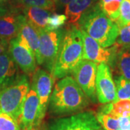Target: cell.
I'll return each mask as SVG.
<instances>
[{
    "instance_id": "24",
    "label": "cell",
    "mask_w": 130,
    "mask_h": 130,
    "mask_svg": "<svg viewBox=\"0 0 130 130\" xmlns=\"http://www.w3.org/2000/svg\"><path fill=\"white\" fill-rule=\"evenodd\" d=\"M115 23L119 28L130 23V0H122L119 16Z\"/></svg>"
},
{
    "instance_id": "33",
    "label": "cell",
    "mask_w": 130,
    "mask_h": 130,
    "mask_svg": "<svg viewBox=\"0 0 130 130\" xmlns=\"http://www.w3.org/2000/svg\"><path fill=\"white\" fill-rule=\"evenodd\" d=\"M2 111V110H1V108H0V112Z\"/></svg>"
},
{
    "instance_id": "31",
    "label": "cell",
    "mask_w": 130,
    "mask_h": 130,
    "mask_svg": "<svg viewBox=\"0 0 130 130\" xmlns=\"http://www.w3.org/2000/svg\"><path fill=\"white\" fill-rule=\"evenodd\" d=\"M9 42H7L5 40H3L0 38V54L6 51V49L7 48V44Z\"/></svg>"
},
{
    "instance_id": "13",
    "label": "cell",
    "mask_w": 130,
    "mask_h": 130,
    "mask_svg": "<svg viewBox=\"0 0 130 130\" xmlns=\"http://www.w3.org/2000/svg\"><path fill=\"white\" fill-rule=\"evenodd\" d=\"M16 38L20 44L32 51L36 59L40 45L39 33L37 30L26 20L24 15L20 23L18 35Z\"/></svg>"
},
{
    "instance_id": "8",
    "label": "cell",
    "mask_w": 130,
    "mask_h": 130,
    "mask_svg": "<svg viewBox=\"0 0 130 130\" xmlns=\"http://www.w3.org/2000/svg\"><path fill=\"white\" fill-rule=\"evenodd\" d=\"M101 125L93 112L85 111L59 119L49 127V130H98Z\"/></svg>"
},
{
    "instance_id": "19",
    "label": "cell",
    "mask_w": 130,
    "mask_h": 130,
    "mask_svg": "<svg viewBox=\"0 0 130 130\" xmlns=\"http://www.w3.org/2000/svg\"><path fill=\"white\" fill-rule=\"evenodd\" d=\"M100 112L111 114L118 118L130 116V99L118 100L107 103L101 108Z\"/></svg>"
},
{
    "instance_id": "30",
    "label": "cell",
    "mask_w": 130,
    "mask_h": 130,
    "mask_svg": "<svg viewBox=\"0 0 130 130\" xmlns=\"http://www.w3.org/2000/svg\"><path fill=\"white\" fill-rule=\"evenodd\" d=\"M9 12V9L7 7H6L5 5L2 4V0H0V18L3 17L5 14H8Z\"/></svg>"
},
{
    "instance_id": "26",
    "label": "cell",
    "mask_w": 130,
    "mask_h": 130,
    "mask_svg": "<svg viewBox=\"0 0 130 130\" xmlns=\"http://www.w3.org/2000/svg\"><path fill=\"white\" fill-rule=\"evenodd\" d=\"M115 44L118 47H130V23L119 27Z\"/></svg>"
},
{
    "instance_id": "18",
    "label": "cell",
    "mask_w": 130,
    "mask_h": 130,
    "mask_svg": "<svg viewBox=\"0 0 130 130\" xmlns=\"http://www.w3.org/2000/svg\"><path fill=\"white\" fill-rule=\"evenodd\" d=\"M111 67L116 68L119 76L130 80V47L118 48Z\"/></svg>"
},
{
    "instance_id": "2",
    "label": "cell",
    "mask_w": 130,
    "mask_h": 130,
    "mask_svg": "<svg viewBox=\"0 0 130 130\" xmlns=\"http://www.w3.org/2000/svg\"><path fill=\"white\" fill-rule=\"evenodd\" d=\"M75 26L103 48L111 46L116 43L119 30L117 24L101 10L98 2L82 15Z\"/></svg>"
},
{
    "instance_id": "32",
    "label": "cell",
    "mask_w": 130,
    "mask_h": 130,
    "mask_svg": "<svg viewBox=\"0 0 130 130\" xmlns=\"http://www.w3.org/2000/svg\"><path fill=\"white\" fill-rule=\"evenodd\" d=\"M98 130H105V129H102V128H101V129H98Z\"/></svg>"
},
{
    "instance_id": "25",
    "label": "cell",
    "mask_w": 130,
    "mask_h": 130,
    "mask_svg": "<svg viewBox=\"0 0 130 130\" xmlns=\"http://www.w3.org/2000/svg\"><path fill=\"white\" fill-rule=\"evenodd\" d=\"M0 130H21L17 120L4 112H0Z\"/></svg>"
},
{
    "instance_id": "20",
    "label": "cell",
    "mask_w": 130,
    "mask_h": 130,
    "mask_svg": "<svg viewBox=\"0 0 130 130\" xmlns=\"http://www.w3.org/2000/svg\"><path fill=\"white\" fill-rule=\"evenodd\" d=\"M121 2L122 0H99L98 5L109 18L116 22L119 16Z\"/></svg>"
},
{
    "instance_id": "10",
    "label": "cell",
    "mask_w": 130,
    "mask_h": 130,
    "mask_svg": "<svg viewBox=\"0 0 130 130\" xmlns=\"http://www.w3.org/2000/svg\"><path fill=\"white\" fill-rule=\"evenodd\" d=\"M96 93L98 101L101 103L105 104L117 101L116 85L111 68L106 63H101L98 66Z\"/></svg>"
},
{
    "instance_id": "22",
    "label": "cell",
    "mask_w": 130,
    "mask_h": 130,
    "mask_svg": "<svg viewBox=\"0 0 130 130\" xmlns=\"http://www.w3.org/2000/svg\"><path fill=\"white\" fill-rule=\"evenodd\" d=\"M98 121L105 130H120L119 118L111 114L99 112L96 116Z\"/></svg>"
},
{
    "instance_id": "23",
    "label": "cell",
    "mask_w": 130,
    "mask_h": 130,
    "mask_svg": "<svg viewBox=\"0 0 130 130\" xmlns=\"http://www.w3.org/2000/svg\"><path fill=\"white\" fill-rule=\"evenodd\" d=\"M18 7L22 9L28 7H38L49 9L51 12L56 10L54 0H18Z\"/></svg>"
},
{
    "instance_id": "4",
    "label": "cell",
    "mask_w": 130,
    "mask_h": 130,
    "mask_svg": "<svg viewBox=\"0 0 130 130\" xmlns=\"http://www.w3.org/2000/svg\"><path fill=\"white\" fill-rule=\"evenodd\" d=\"M29 82L25 75H19L9 85L0 90L2 111L18 120L24 100L29 91Z\"/></svg>"
},
{
    "instance_id": "5",
    "label": "cell",
    "mask_w": 130,
    "mask_h": 130,
    "mask_svg": "<svg viewBox=\"0 0 130 130\" xmlns=\"http://www.w3.org/2000/svg\"><path fill=\"white\" fill-rule=\"evenodd\" d=\"M64 32V30L62 29L56 30L45 29L38 31L40 45L38 54L36 59L38 64L43 65L51 74Z\"/></svg>"
},
{
    "instance_id": "6",
    "label": "cell",
    "mask_w": 130,
    "mask_h": 130,
    "mask_svg": "<svg viewBox=\"0 0 130 130\" xmlns=\"http://www.w3.org/2000/svg\"><path fill=\"white\" fill-rule=\"evenodd\" d=\"M36 93L31 89L24 100L18 123L21 130H38L44 117Z\"/></svg>"
},
{
    "instance_id": "21",
    "label": "cell",
    "mask_w": 130,
    "mask_h": 130,
    "mask_svg": "<svg viewBox=\"0 0 130 130\" xmlns=\"http://www.w3.org/2000/svg\"><path fill=\"white\" fill-rule=\"evenodd\" d=\"M114 83L116 85L117 101L130 99V80L121 76H117L114 79Z\"/></svg>"
},
{
    "instance_id": "3",
    "label": "cell",
    "mask_w": 130,
    "mask_h": 130,
    "mask_svg": "<svg viewBox=\"0 0 130 130\" xmlns=\"http://www.w3.org/2000/svg\"><path fill=\"white\" fill-rule=\"evenodd\" d=\"M83 59V43L80 30L75 25L67 29L62 36L52 75L63 78L72 72Z\"/></svg>"
},
{
    "instance_id": "7",
    "label": "cell",
    "mask_w": 130,
    "mask_h": 130,
    "mask_svg": "<svg viewBox=\"0 0 130 130\" xmlns=\"http://www.w3.org/2000/svg\"><path fill=\"white\" fill-rule=\"evenodd\" d=\"M98 64L91 61L83 59L72 71L74 79L93 102L97 100L96 74Z\"/></svg>"
},
{
    "instance_id": "28",
    "label": "cell",
    "mask_w": 130,
    "mask_h": 130,
    "mask_svg": "<svg viewBox=\"0 0 130 130\" xmlns=\"http://www.w3.org/2000/svg\"><path fill=\"white\" fill-rule=\"evenodd\" d=\"M119 129L130 130V116L119 117Z\"/></svg>"
},
{
    "instance_id": "17",
    "label": "cell",
    "mask_w": 130,
    "mask_h": 130,
    "mask_svg": "<svg viewBox=\"0 0 130 130\" xmlns=\"http://www.w3.org/2000/svg\"><path fill=\"white\" fill-rule=\"evenodd\" d=\"M23 10L26 20L38 31L46 29L48 19L53 12L38 7H28Z\"/></svg>"
},
{
    "instance_id": "16",
    "label": "cell",
    "mask_w": 130,
    "mask_h": 130,
    "mask_svg": "<svg viewBox=\"0 0 130 130\" xmlns=\"http://www.w3.org/2000/svg\"><path fill=\"white\" fill-rule=\"evenodd\" d=\"M98 0H72L65 6L67 23L77 25L82 15L97 3Z\"/></svg>"
},
{
    "instance_id": "14",
    "label": "cell",
    "mask_w": 130,
    "mask_h": 130,
    "mask_svg": "<svg viewBox=\"0 0 130 130\" xmlns=\"http://www.w3.org/2000/svg\"><path fill=\"white\" fill-rule=\"evenodd\" d=\"M23 14L8 13L0 18V38L7 42L18 36Z\"/></svg>"
},
{
    "instance_id": "12",
    "label": "cell",
    "mask_w": 130,
    "mask_h": 130,
    "mask_svg": "<svg viewBox=\"0 0 130 130\" xmlns=\"http://www.w3.org/2000/svg\"><path fill=\"white\" fill-rule=\"evenodd\" d=\"M53 75L45 70H36L32 74V89L36 93L40 101V107L45 114L54 83Z\"/></svg>"
},
{
    "instance_id": "15",
    "label": "cell",
    "mask_w": 130,
    "mask_h": 130,
    "mask_svg": "<svg viewBox=\"0 0 130 130\" xmlns=\"http://www.w3.org/2000/svg\"><path fill=\"white\" fill-rule=\"evenodd\" d=\"M19 74L17 64L7 51L0 54V90L14 82Z\"/></svg>"
},
{
    "instance_id": "27",
    "label": "cell",
    "mask_w": 130,
    "mask_h": 130,
    "mask_svg": "<svg viewBox=\"0 0 130 130\" xmlns=\"http://www.w3.org/2000/svg\"><path fill=\"white\" fill-rule=\"evenodd\" d=\"M67 22V17L65 14L52 13L49 16L47 22L46 30H56L60 29Z\"/></svg>"
},
{
    "instance_id": "1",
    "label": "cell",
    "mask_w": 130,
    "mask_h": 130,
    "mask_svg": "<svg viewBox=\"0 0 130 130\" xmlns=\"http://www.w3.org/2000/svg\"><path fill=\"white\" fill-rule=\"evenodd\" d=\"M88 101L76 80L66 76L56 84L49 100V108L54 114L64 115L81 111L88 105Z\"/></svg>"
},
{
    "instance_id": "11",
    "label": "cell",
    "mask_w": 130,
    "mask_h": 130,
    "mask_svg": "<svg viewBox=\"0 0 130 130\" xmlns=\"http://www.w3.org/2000/svg\"><path fill=\"white\" fill-rule=\"evenodd\" d=\"M9 51L15 64L26 74L32 75L36 70V59L32 51L20 44L16 38L9 41Z\"/></svg>"
},
{
    "instance_id": "9",
    "label": "cell",
    "mask_w": 130,
    "mask_h": 130,
    "mask_svg": "<svg viewBox=\"0 0 130 130\" xmlns=\"http://www.w3.org/2000/svg\"><path fill=\"white\" fill-rule=\"evenodd\" d=\"M80 32L83 43L84 59L93 61L97 64L106 63L111 67L119 47L114 43V46L112 48H103L85 31L80 30Z\"/></svg>"
},
{
    "instance_id": "29",
    "label": "cell",
    "mask_w": 130,
    "mask_h": 130,
    "mask_svg": "<svg viewBox=\"0 0 130 130\" xmlns=\"http://www.w3.org/2000/svg\"><path fill=\"white\" fill-rule=\"evenodd\" d=\"M71 1H72V0H54L55 5H56V9H60V8L61 9L67 4H69Z\"/></svg>"
}]
</instances>
